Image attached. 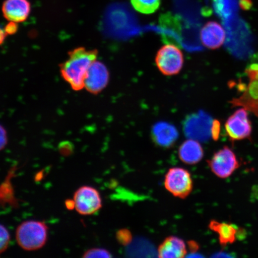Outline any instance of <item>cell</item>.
<instances>
[{"instance_id": "16", "label": "cell", "mask_w": 258, "mask_h": 258, "mask_svg": "<svg viewBox=\"0 0 258 258\" xmlns=\"http://www.w3.org/2000/svg\"><path fill=\"white\" fill-rule=\"evenodd\" d=\"M209 227L218 234L219 243L222 246L234 243L237 239L239 233V229L236 226L226 222L212 220L210 222Z\"/></svg>"}, {"instance_id": "6", "label": "cell", "mask_w": 258, "mask_h": 258, "mask_svg": "<svg viewBox=\"0 0 258 258\" xmlns=\"http://www.w3.org/2000/svg\"><path fill=\"white\" fill-rule=\"evenodd\" d=\"M225 128L226 134L231 141L250 138L252 126L246 109L241 108L235 111L226 121Z\"/></svg>"}, {"instance_id": "13", "label": "cell", "mask_w": 258, "mask_h": 258, "mask_svg": "<svg viewBox=\"0 0 258 258\" xmlns=\"http://www.w3.org/2000/svg\"><path fill=\"white\" fill-rule=\"evenodd\" d=\"M151 134L154 143L163 148L172 147L179 136L178 132L173 125L164 121L155 124Z\"/></svg>"}, {"instance_id": "10", "label": "cell", "mask_w": 258, "mask_h": 258, "mask_svg": "<svg viewBox=\"0 0 258 258\" xmlns=\"http://www.w3.org/2000/svg\"><path fill=\"white\" fill-rule=\"evenodd\" d=\"M233 107L240 106L258 118V80H249L242 94L230 101Z\"/></svg>"}, {"instance_id": "19", "label": "cell", "mask_w": 258, "mask_h": 258, "mask_svg": "<svg viewBox=\"0 0 258 258\" xmlns=\"http://www.w3.org/2000/svg\"><path fill=\"white\" fill-rule=\"evenodd\" d=\"M83 257H111V254L109 251L102 248H92L84 253Z\"/></svg>"}, {"instance_id": "24", "label": "cell", "mask_w": 258, "mask_h": 258, "mask_svg": "<svg viewBox=\"0 0 258 258\" xmlns=\"http://www.w3.org/2000/svg\"><path fill=\"white\" fill-rule=\"evenodd\" d=\"M18 23L14 22H9V23L6 26L5 31L7 35H12L17 32L18 30Z\"/></svg>"}, {"instance_id": "12", "label": "cell", "mask_w": 258, "mask_h": 258, "mask_svg": "<svg viewBox=\"0 0 258 258\" xmlns=\"http://www.w3.org/2000/svg\"><path fill=\"white\" fill-rule=\"evenodd\" d=\"M30 12L28 0H5L2 6L3 16L9 22H23L27 20Z\"/></svg>"}, {"instance_id": "4", "label": "cell", "mask_w": 258, "mask_h": 258, "mask_svg": "<svg viewBox=\"0 0 258 258\" xmlns=\"http://www.w3.org/2000/svg\"><path fill=\"white\" fill-rule=\"evenodd\" d=\"M164 185L174 196L185 199L190 195L193 188L191 174L180 167H173L166 173Z\"/></svg>"}, {"instance_id": "21", "label": "cell", "mask_w": 258, "mask_h": 258, "mask_svg": "<svg viewBox=\"0 0 258 258\" xmlns=\"http://www.w3.org/2000/svg\"><path fill=\"white\" fill-rule=\"evenodd\" d=\"M249 80H258V63H252L248 66L245 70Z\"/></svg>"}, {"instance_id": "8", "label": "cell", "mask_w": 258, "mask_h": 258, "mask_svg": "<svg viewBox=\"0 0 258 258\" xmlns=\"http://www.w3.org/2000/svg\"><path fill=\"white\" fill-rule=\"evenodd\" d=\"M109 73L107 67L95 60L90 67L85 79V88L89 92L96 95L108 85Z\"/></svg>"}, {"instance_id": "17", "label": "cell", "mask_w": 258, "mask_h": 258, "mask_svg": "<svg viewBox=\"0 0 258 258\" xmlns=\"http://www.w3.org/2000/svg\"><path fill=\"white\" fill-rule=\"evenodd\" d=\"M161 0H131L134 8L141 14L150 15L160 8Z\"/></svg>"}, {"instance_id": "1", "label": "cell", "mask_w": 258, "mask_h": 258, "mask_svg": "<svg viewBox=\"0 0 258 258\" xmlns=\"http://www.w3.org/2000/svg\"><path fill=\"white\" fill-rule=\"evenodd\" d=\"M97 50L85 47L74 48L69 53V58L60 64L62 78L75 91L85 88V79L91 64L96 60Z\"/></svg>"}, {"instance_id": "11", "label": "cell", "mask_w": 258, "mask_h": 258, "mask_svg": "<svg viewBox=\"0 0 258 258\" xmlns=\"http://www.w3.org/2000/svg\"><path fill=\"white\" fill-rule=\"evenodd\" d=\"M201 38L202 44L206 47L212 50L218 49L224 43L225 31L218 22L209 21L202 28Z\"/></svg>"}, {"instance_id": "20", "label": "cell", "mask_w": 258, "mask_h": 258, "mask_svg": "<svg viewBox=\"0 0 258 258\" xmlns=\"http://www.w3.org/2000/svg\"><path fill=\"white\" fill-rule=\"evenodd\" d=\"M116 238L119 243L122 245H127L130 243L132 240V235L130 231L126 229H122V230L117 231L116 234Z\"/></svg>"}, {"instance_id": "9", "label": "cell", "mask_w": 258, "mask_h": 258, "mask_svg": "<svg viewBox=\"0 0 258 258\" xmlns=\"http://www.w3.org/2000/svg\"><path fill=\"white\" fill-rule=\"evenodd\" d=\"M211 125L207 116L200 112L187 117L183 128L186 137L196 141H205L211 134Z\"/></svg>"}, {"instance_id": "3", "label": "cell", "mask_w": 258, "mask_h": 258, "mask_svg": "<svg viewBox=\"0 0 258 258\" xmlns=\"http://www.w3.org/2000/svg\"><path fill=\"white\" fill-rule=\"evenodd\" d=\"M156 63L164 76L176 75L181 71L184 59L182 51L173 44L161 47L156 56Z\"/></svg>"}, {"instance_id": "26", "label": "cell", "mask_w": 258, "mask_h": 258, "mask_svg": "<svg viewBox=\"0 0 258 258\" xmlns=\"http://www.w3.org/2000/svg\"><path fill=\"white\" fill-rule=\"evenodd\" d=\"M189 249L191 252H196L199 250V245L195 241H191L188 242Z\"/></svg>"}, {"instance_id": "5", "label": "cell", "mask_w": 258, "mask_h": 258, "mask_svg": "<svg viewBox=\"0 0 258 258\" xmlns=\"http://www.w3.org/2000/svg\"><path fill=\"white\" fill-rule=\"evenodd\" d=\"M208 164L212 172L222 179L228 178L240 167L236 155L227 146L215 153Z\"/></svg>"}, {"instance_id": "25", "label": "cell", "mask_w": 258, "mask_h": 258, "mask_svg": "<svg viewBox=\"0 0 258 258\" xmlns=\"http://www.w3.org/2000/svg\"><path fill=\"white\" fill-rule=\"evenodd\" d=\"M252 5L251 0H240V7L243 11H249Z\"/></svg>"}, {"instance_id": "7", "label": "cell", "mask_w": 258, "mask_h": 258, "mask_svg": "<svg viewBox=\"0 0 258 258\" xmlns=\"http://www.w3.org/2000/svg\"><path fill=\"white\" fill-rule=\"evenodd\" d=\"M76 211L80 215H91L101 209L102 201L98 190L90 186H83L74 193Z\"/></svg>"}, {"instance_id": "23", "label": "cell", "mask_w": 258, "mask_h": 258, "mask_svg": "<svg viewBox=\"0 0 258 258\" xmlns=\"http://www.w3.org/2000/svg\"><path fill=\"white\" fill-rule=\"evenodd\" d=\"M8 144V136L6 128L0 124V151L5 149Z\"/></svg>"}, {"instance_id": "22", "label": "cell", "mask_w": 258, "mask_h": 258, "mask_svg": "<svg viewBox=\"0 0 258 258\" xmlns=\"http://www.w3.org/2000/svg\"><path fill=\"white\" fill-rule=\"evenodd\" d=\"M221 134V122L218 120L212 121L211 128V135L215 141L219 140Z\"/></svg>"}, {"instance_id": "28", "label": "cell", "mask_w": 258, "mask_h": 258, "mask_svg": "<svg viewBox=\"0 0 258 258\" xmlns=\"http://www.w3.org/2000/svg\"><path fill=\"white\" fill-rule=\"evenodd\" d=\"M66 206L68 209L72 210L75 209V203L74 200H67L66 202Z\"/></svg>"}, {"instance_id": "18", "label": "cell", "mask_w": 258, "mask_h": 258, "mask_svg": "<svg viewBox=\"0 0 258 258\" xmlns=\"http://www.w3.org/2000/svg\"><path fill=\"white\" fill-rule=\"evenodd\" d=\"M11 243V234L5 226L0 224V254L8 249Z\"/></svg>"}, {"instance_id": "14", "label": "cell", "mask_w": 258, "mask_h": 258, "mask_svg": "<svg viewBox=\"0 0 258 258\" xmlns=\"http://www.w3.org/2000/svg\"><path fill=\"white\" fill-rule=\"evenodd\" d=\"M159 257L162 258H181L186 254L185 242L175 236L166 238L158 249Z\"/></svg>"}, {"instance_id": "2", "label": "cell", "mask_w": 258, "mask_h": 258, "mask_svg": "<svg viewBox=\"0 0 258 258\" xmlns=\"http://www.w3.org/2000/svg\"><path fill=\"white\" fill-rule=\"evenodd\" d=\"M48 228L43 221L29 220L19 225L16 229V238L19 246L27 251L41 249L48 239Z\"/></svg>"}, {"instance_id": "27", "label": "cell", "mask_w": 258, "mask_h": 258, "mask_svg": "<svg viewBox=\"0 0 258 258\" xmlns=\"http://www.w3.org/2000/svg\"><path fill=\"white\" fill-rule=\"evenodd\" d=\"M7 34L6 33L5 30H2L0 28V46L4 43L6 37H7Z\"/></svg>"}, {"instance_id": "15", "label": "cell", "mask_w": 258, "mask_h": 258, "mask_svg": "<svg viewBox=\"0 0 258 258\" xmlns=\"http://www.w3.org/2000/svg\"><path fill=\"white\" fill-rule=\"evenodd\" d=\"M204 151L201 144L195 140H186L179 149V157L182 162L187 164H195L201 161Z\"/></svg>"}]
</instances>
